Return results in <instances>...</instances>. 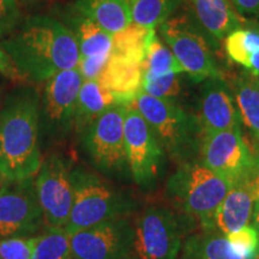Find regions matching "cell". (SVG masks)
Returning <instances> with one entry per match:
<instances>
[{
    "mask_svg": "<svg viewBox=\"0 0 259 259\" xmlns=\"http://www.w3.org/2000/svg\"><path fill=\"white\" fill-rule=\"evenodd\" d=\"M233 6L242 18L250 21L259 19V0H231Z\"/></svg>",
    "mask_w": 259,
    "mask_h": 259,
    "instance_id": "cell-33",
    "label": "cell"
},
{
    "mask_svg": "<svg viewBox=\"0 0 259 259\" xmlns=\"http://www.w3.org/2000/svg\"><path fill=\"white\" fill-rule=\"evenodd\" d=\"M225 48L229 59L259 78V21L245 19L226 37Z\"/></svg>",
    "mask_w": 259,
    "mask_h": 259,
    "instance_id": "cell-21",
    "label": "cell"
},
{
    "mask_svg": "<svg viewBox=\"0 0 259 259\" xmlns=\"http://www.w3.org/2000/svg\"><path fill=\"white\" fill-rule=\"evenodd\" d=\"M251 222H252V226L254 227V229L258 232V234H259V194L257 196V198H255Z\"/></svg>",
    "mask_w": 259,
    "mask_h": 259,
    "instance_id": "cell-35",
    "label": "cell"
},
{
    "mask_svg": "<svg viewBox=\"0 0 259 259\" xmlns=\"http://www.w3.org/2000/svg\"><path fill=\"white\" fill-rule=\"evenodd\" d=\"M0 94H2V90H0Z\"/></svg>",
    "mask_w": 259,
    "mask_h": 259,
    "instance_id": "cell-40",
    "label": "cell"
},
{
    "mask_svg": "<svg viewBox=\"0 0 259 259\" xmlns=\"http://www.w3.org/2000/svg\"><path fill=\"white\" fill-rule=\"evenodd\" d=\"M170 73H184V71L171 51L158 36L156 29H154L148 45L147 56L142 64V77L153 78Z\"/></svg>",
    "mask_w": 259,
    "mask_h": 259,
    "instance_id": "cell-26",
    "label": "cell"
},
{
    "mask_svg": "<svg viewBox=\"0 0 259 259\" xmlns=\"http://www.w3.org/2000/svg\"><path fill=\"white\" fill-rule=\"evenodd\" d=\"M17 2L19 3H37V2H40V0H17Z\"/></svg>",
    "mask_w": 259,
    "mask_h": 259,
    "instance_id": "cell-37",
    "label": "cell"
},
{
    "mask_svg": "<svg viewBox=\"0 0 259 259\" xmlns=\"http://www.w3.org/2000/svg\"><path fill=\"white\" fill-rule=\"evenodd\" d=\"M192 17L210 38L225 41L245 22L231 0H187Z\"/></svg>",
    "mask_w": 259,
    "mask_h": 259,
    "instance_id": "cell-18",
    "label": "cell"
},
{
    "mask_svg": "<svg viewBox=\"0 0 259 259\" xmlns=\"http://www.w3.org/2000/svg\"><path fill=\"white\" fill-rule=\"evenodd\" d=\"M36 236H11L0 240V259H31Z\"/></svg>",
    "mask_w": 259,
    "mask_h": 259,
    "instance_id": "cell-31",
    "label": "cell"
},
{
    "mask_svg": "<svg viewBox=\"0 0 259 259\" xmlns=\"http://www.w3.org/2000/svg\"><path fill=\"white\" fill-rule=\"evenodd\" d=\"M107 90L120 99L124 105L134 103L141 90L142 65L109 57L105 70L97 79Z\"/></svg>",
    "mask_w": 259,
    "mask_h": 259,
    "instance_id": "cell-20",
    "label": "cell"
},
{
    "mask_svg": "<svg viewBox=\"0 0 259 259\" xmlns=\"http://www.w3.org/2000/svg\"><path fill=\"white\" fill-rule=\"evenodd\" d=\"M72 168L66 157L52 154L34 179L38 203L48 227H65L73 203Z\"/></svg>",
    "mask_w": 259,
    "mask_h": 259,
    "instance_id": "cell-12",
    "label": "cell"
},
{
    "mask_svg": "<svg viewBox=\"0 0 259 259\" xmlns=\"http://www.w3.org/2000/svg\"><path fill=\"white\" fill-rule=\"evenodd\" d=\"M184 0H131L132 22L148 29H157L170 18Z\"/></svg>",
    "mask_w": 259,
    "mask_h": 259,
    "instance_id": "cell-27",
    "label": "cell"
},
{
    "mask_svg": "<svg viewBox=\"0 0 259 259\" xmlns=\"http://www.w3.org/2000/svg\"><path fill=\"white\" fill-rule=\"evenodd\" d=\"M115 105H124V103L118 96L103 88L99 80H83L77 99L76 112H74V132L83 135L84 131L103 112Z\"/></svg>",
    "mask_w": 259,
    "mask_h": 259,
    "instance_id": "cell-19",
    "label": "cell"
},
{
    "mask_svg": "<svg viewBox=\"0 0 259 259\" xmlns=\"http://www.w3.org/2000/svg\"><path fill=\"white\" fill-rule=\"evenodd\" d=\"M73 203L69 221L64 227L69 234L111 220L127 218L134 203L94 171L78 167L71 173Z\"/></svg>",
    "mask_w": 259,
    "mask_h": 259,
    "instance_id": "cell-5",
    "label": "cell"
},
{
    "mask_svg": "<svg viewBox=\"0 0 259 259\" xmlns=\"http://www.w3.org/2000/svg\"><path fill=\"white\" fill-rule=\"evenodd\" d=\"M232 184L193 160L178 164L166 194L174 209L199 223L200 229H215L216 211Z\"/></svg>",
    "mask_w": 259,
    "mask_h": 259,
    "instance_id": "cell-3",
    "label": "cell"
},
{
    "mask_svg": "<svg viewBox=\"0 0 259 259\" xmlns=\"http://www.w3.org/2000/svg\"><path fill=\"white\" fill-rule=\"evenodd\" d=\"M199 121L203 132H216L240 126V113L233 90L225 78H209L200 83Z\"/></svg>",
    "mask_w": 259,
    "mask_h": 259,
    "instance_id": "cell-16",
    "label": "cell"
},
{
    "mask_svg": "<svg viewBox=\"0 0 259 259\" xmlns=\"http://www.w3.org/2000/svg\"><path fill=\"white\" fill-rule=\"evenodd\" d=\"M198 161L231 183L257 169V155L251 153L240 126L223 131L203 132Z\"/></svg>",
    "mask_w": 259,
    "mask_h": 259,
    "instance_id": "cell-9",
    "label": "cell"
},
{
    "mask_svg": "<svg viewBox=\"0 0 259 259\" xmlns=\"http://www.w3.org/2000/svg\"><path fill=\"white\" fill-rule=\"evenodd\" d=\"M257 176H258V189H259V154L257 155Z\"/></svg>",
    "mask_w": 259,
    "mask_h": 259,
    "instance_id": "cell-36",
    "label": "cell"
},
{
    "mask_svg": "<svg viewBox=\"0 0 259 259\" xmlns=\"http://www.w3.org/2000/svg\"><path fill=\"white\" fill-rule=\"evenodd\" d=\"M19 78L41 84L63 71L77 69L79 51L76 38L59 18L32 15L24 18L11 36L0 42Z\"/></svg>",
    "mask_w": 259,
    "mask_h": 259,
    "instance_id": "cell-1",
    "label": "cell"
},
{
    "mask_svg": "<svg viewBox=\"0 0 259 259\" xmlns=\"http://www.w3.org/2000/svg\"><path fill=\"white\" fill-rule=\"evenodd\" d=\"M227 240L232 248L242 259H253L259 251V234L252 225L227 234Z\"/></svg>",
    "mask_w": 259,
    "mask_h": 259,
    "instance_id": "cell-30",
    "label": "cell"
},
{
    "mask_svg": "<svg viewBox=\"0 0 259 259\" xmlns=\"http://www.w3.org/2000/svg\"><path fill=\"white\" fill-rule=\"evenodd\" d=\"M135 229L127 218L115 219L70 234L74 259H134Z\"/></svg>",
    "mask_w": 259,
    "mask_h": 259,
    "instance_id": "cell-14",
    "label": "cell"
},
{
    "mask_svg": "<svg viewBox=\"0 0 259 259\" xmlns=\"http://www.w3.org/2000/svg\"><path fill=\"white\" fill-rule=\"evenodd\" d=\"M253 259H259V251H258V253H257V254H255V257H254Z\"/></svg>",
    "mask_w": 259,
    "mask_h": 259,
    "instance_id": "cell-39",
    "label": "cell"
},
{
    "mask_svg": "<svg viewBox=\"0 0 259 259\" xmlns=\"http://www.w3.org/2000/svg\"><path fill=\"white\" fill-rule=\"evenodd\" d=\"M258 79H259V78H258Z\"/></svg>",
    "mask_w": 259,
    "mask_h": 259,
    "instance_id": "cell-42",
    "label": "cell"
},
{
    "mask_svg": "<svg viewBox=\"0 0 259 259\" xmlns=\"http://www.w3.org/2000/svg\"><path fill=\"white\" fill-rule=\"evenodd\" d=\"M124 137L127 167L132 179L142 187L154 185L166 153L134 103L126 108Z\"/></svg>",
    "mask_w": 259,
    "mask_h": 259,
    "instance_id": "cell-11",
    "label": "cell"
},
{
    "mask_svg": "<svg viewBox=\"0 0 259 259\" xmlns=\"http://www.w3.org/2000/svg\"><path fill=\"white\" fill-rule=\"evenodd\" d=\"M196 223L170 206H147L134 225L136 259H179L183 242Z\"/></svg>",
    "mask_w": 259,
    "mask_h": 259,
    "instance_id": "cell-6",
    "label": "cell"
},
{
    "mask_svg": "<svg viewBox=\"0 0 259 259\" xmlns=\"http://www.w3.org/2000/svg\"><path fill=\"white\" fill-rule=\"evenodd\" d=\"M241 121L259 142V79L253 74L239 73L232 85Z\"/></svg>",
    "mask_w": 259,
    "mask_h": 259,
    "instance_id": "cell-24",
    "label": "cell"
},
{
    "mask_svg": "<svg viewBox=\"0 0 259 259\" xmlns=\"http://www.w3.org/2000/svg\"><path fill=\"white\" fill-rule=\"evenodd\" d=\"M127 106L115 105L103 112L84 131L83 144L93 164L107 173L128 170L124 120Z\"/></svg>",
    "mask_w": 259,
    "mask_h": 259,
    "instance_id": "cell-10",
    "label": "cell"
},
{
    "mask_svg": "<svg viewBox=\"0 0 259 259\" xmlns=\"http://www.w3.org/2000/svg\"><path fill=\"white\" fill-rule=\"evenodd\" d=\"M3 180H4V179H3V177H2V174H0V185H2V183H3Z\"/></svg>",
    "mask_w": 259,
    "mask_h": 259,
    "instance_id": "cell-38",
    "label": "cell"
},
{
    "mask_svg": "<svg viewBox=\"0 0 259 259\" xmlns=\"http://www.w3.org/2000/svg\"><path fill=\"white\" fill-rule=\"evenodd\" d=\"M179 259H242L233 250L227 236L216 229H200L187 235Z\"/></svg>",
    "mask_w": 259,
    "mask_h": 259,
    "instance_id": "cell-23",
    "label": "cell"
},
{
    "mask_svg": "<svg viewBox=\"0 0 259 259\" xmlns=\"http://www.w3.org/2000/svg\"><path fill=\"white\" fill-rule=\"evenodd\" d=\"M258 194L257 169L234 181L216 211V231L227 235L250 225Z\"/></svg>",
    "mask_w": 259,
    "mask_h": 259,
    "instance_id": "cell-17",
    "label": "cell"
},
{
    "mask_svg": "<svg viewBox=\"0 0 259 259\" xmlns=\"http://www.w3.org/2000/svg\"><path fill=\"white\" fill-rule=\"evenodd\" d=\"M154 29H148L132 22L124 30L113 35L112 58H118L136 64H143L148 45Z\"/></svg>",
    "mask_w": 259,
    "mask_h": 259,
    "instance_id": "cell-25",
    "label": "cell"
},
{
    "mask_svg": "<svg viewBox=\"0 0 259 259\" xmlns=\"http://www.w3.org/2000/svg\"><path fill=\"white\" fill-rule=\"evenodd\" d=\"M72 4L112 35L132 23L131 0H76Z\"/></svg>",
    "mask_w": 259,
    "mask_h": 259,
    "instance_id": "cell-22",
    "label": "cell"
},
{
    "mask_svg": "<svg viewBox=\"0 0 259 259\" xmlns=\"http://www.w3.org/2000/svg\"><path fill=\"white\" fill-rule=\"evenodd\" d=\"M58 12L59 19L70 29L78 45L77 69L83 80L99 79L111 56L113 35L74 8L73 4L63 6Z\"/></svg>",
    "mask_w": 259,
    "mask_h": 259,
    "instance_id": "cell-15",
    "label": "cell"
},
{
    "mask_svg": "<svg viewBox=\"0 0 259 259\" xmlns=\"http://www.w3.org/2000/svg\"><path fill=\"white\" fill-rule=\"evenodd\" d=\"M181 73H170L162 77H142L141 90L148 95L176 102L181 94Z\"/></svg>",
    "mask_w": 259,
    "mask_h": 259,
    "instance_id": "cell-29",
    "label": "cell"
},
{
    "mask_svg": "<svg viewBox=\"0 0 259 259\" xmlns=\"http://www.w3.org/2000/svg\"><path fill=\"white\" fill-rule=\"evenodd\" d=\"M44 223L34 178L3 180L0 185V238L31 236Z\"/></svg>",
    "mask_w": 259,
    "mask_h": 259,
    "instance_id": "cell-13",
    "label": "cell"
},
{
    "mask_svg": "<svg viewBox=\"0 0 259 259\" xmlns=\"http://www.w3.org/2000/svg\"><path fill=\"white\" fill-rule=\"evenodd\" d=\"M0 74H3L9 79L21 80L11 59L2 46H0Z\"/></svg>",
    "mask_w": 259,
    "mask_h": 259,
    "instance_id": "cell-34",
    "label": "cell"
},
{
    "mask_svg": "<svg viewBox=\"0 0 259 259\" xmlns=\"http://www.w3.org/2000/svg\"><path fill=\"white\" fill-rule=\"evenodd\" d=\"M31 259H74L70 234L64 227H48L36 236Z\"/></svg>",
    "mask_w": 259,
    "mask_h": 259,
    "instance_id": "cell-28",
    "label": "cell"
},
{
    "mask_svg": "<svg viewBox=\"0 0 259 259\" xmlns=\"http://www.w3.org/2000/svg\"><path fill=\"white\" fill-rule=\"evenodd\" d=\"M158 36L167 45L184 73L197 83L209 78H225L213 56L205 32L192 16H171L157 27Z\"/></svg>",
    "mask_w": 259,
    "mask_h": 259,
    "instance_id": "cell-7",
    "label": "cell"
},
{
    "mask_svg": "<svg viewBox=\"0 0 259 259\" xmlns=\"http://www.w3.org/2000/svg\"><path fill=\"white\" fill-rule=\"evenodd\" d=\"M83 78L78 69L63 71L44 83L40 97V134L52 141L73 130L74 112Z\"/></svg>",
    "mask_w": 259,
    "mask_h": 259,
    "instance_id": "cell-8",
    "label": "cell"
},
{
    "mask_svg": "<svg viewBox=\"0 0 259 259\" xmlns=\"http://www.w3.org/2000/svg\"><path fill=\"white\" fill-rule=\"evenodd\" d=\"M40 97L22 85L6 96L0 111V174L4 180L34 178L42 164Z\"/></svg>",
    "mask_w": 259,
    "mask_h": 259,
    "instance_id": "cell-2",
    "label": "cell"
},
{
    "mask_svg": "<svg viewBox=\"0 0 259 259\" xmlns=\"http://www.w3.org/2000/svg\"><path fill=\"white\" fill-rule=\"evenodd\" d=\"M134 259H136V258H134Z\"/></svg>",
    "mask_w": 259,
    "mask_h": 259,
    "instance_id": "cell-41",
    "label": "cell"
},
{
    "mask_svg": "<svg viewBox=\"0 0 259 259\" xmlns=\"http://www.w3.org/2000/svg\"><path fill=\"white\" fill-rule=\"evenodd\" d=\"M134 105L153 130L171 160L179 163L198 160L203 128L199 118L177 102L161 100L139 90Z\"/></svg>",
    "mask_w": 259,
    "mask_h": 259,
    "instance_id": "cell-4",
    "label": "cell"
},
{
    "mask_svg": "<svg viewBox=\"0 0 259 259\" xmlns=\"http://www.w3.org/2000/svg\"><path fill=\"white\" fill-rule=\"evenodd\" d=\"M23 21V12L17 0H0V42L11 36Z\"/></svg>",
    "mask_w": 259,
    "mask_h": 259,
    "instance_id": "cell-32",
    "label": "cell"
}]
</instances>
